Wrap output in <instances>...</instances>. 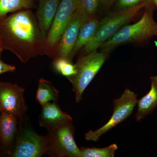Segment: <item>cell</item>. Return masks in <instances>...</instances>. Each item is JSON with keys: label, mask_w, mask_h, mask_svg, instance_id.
Here are the masks:
<instances>
[{"label": "cell", "mask_w": 157, "mask_h": 157, "mask_svg": "<svg viewBox=\"0 0 157 157\" xmlns=\"http://www.w3.org/2000/svg\"><path fill=\"white\" fill-rule=\"evenodd\" d=\"M2 47L23 63L45 55V38L38 21L29 10L18 11L0 21Z\"/></svg>", "instance_id": "6da1fadb"}, {"label": "cell", "mask_w": 157, "mask_h": 157, "mask_svg": "<svg viewBox=\"0 0 157 157\" xmlns=\"http://www.w3.org/2000/svg\"><path fill=\"white\" fill-rule=\"evenodd\" d=\"M144 13L137 22L124 26L111 38L101 45V52L108 53L118 45L133 42H146L157 37V22L154 19V8L149 2Z\"/></svg>", "instance_id": "7a4b0ae2"}, {"label": "cell", "mask_w": 157, "mask_h": 157, "mask_svg": "<svg viewBox=\"0 0 157 157\" xmlns=\"http://www.w3.org/2000/svg\"><path fill=\"white\" fill-rule=\"evenodd\" d=\"M107 53L93 51L78 58L75 64L76 73L68 78L73 86L75 101H81L82 94L107 59Z\"/></svg>", "instance_id": "3957f363"}, {"label": "cell", "mask_w": 157, "mask_h": 157, "mask_svg": "<svg viewBox=\"0 0 157 157\" xmlns=\"http://www.w3.org/2000/svg\"><path fill=\"white\" fill-rule=\"evenodd\" d=\"M72 121L62 123L48 130L45 155L51 157H80V148L74 140Z\"/></svg>", "instance_id": "277c9868"}, {"label": "cell", "mask_w": 157, "mask_h": 157, "mask_svg": "<svg viewBox=\"0 0 157 157\" xmlns=\"http://www.w3.org/2000/svg\"><path fill=\"white\" fill-rule=\"evenodd\" d=\"M145 7L141 6L125 11H116L104 17L100 21L94 36L83 47L85 54L100 48L103 43L117 33Z\"/></svg>", "instance_id": "5b68a950"}, {"label": "cell", "mask_w": 157, "mask_h": 157, "mask_svg": "<svg viewBox=\"0 0 157 157\" xmlns=\"http://www.w3.org/2000/svg\"><path fill=\"white\" fill-rule=\"evenodd\" d=\"M79 4L80 0L61 1L45 39V55L54 58L63 33Z\"/></svg>", "instance_id": "8992f818"}, {"label": "cell", "mask_w": 157, "mask_h": 157, "mask_svg": "<svg viewBox=\"0 0 157 157\" xmlns=\"http://www.w3.org/2000/svg\"><path fill=\"white\" fill-rule=\"evenodd\" d=\"M137 101V94L126 89L120 98L113 100V113L107 123L96 131H89L85 135V140L98 141L101 136L128 117L133 112Z\"/></svg>", "instance_id": "52a82bcc"}, {"label": "cell", "mask_w": 157, "mask_h": 157, "mask_svg": "<svg viewBox=\"0 0 157 157\" xmlns=\"http://www.w3.org/2000/svg\"><path fill=\"white\" fill-rule=\"evenodd\" d=\"M48 147L47 137L39 135L30 127L21 126L11 157H41L45 155Z\"/></svg>", "instance_id": "ba28073f"}, {"label": "cell", "mask_w": 157, "mask_h": 157, "mask_svg": "<svg viewBox=\"0 0 157 157\" xmlns=\"http://www.w3.org/2000/svg\"><path fill=\"white\" fill-rule=\"evenodd\" d=\"M25 90L15 83L0 82V111L10 114L19 120L25 117L27 107Z\"/></svg>", "instance_id": "9c48e42d"}, {"label": "cell", "mask_w": 157, "mask_h": 157, "mask_svg": "<svg viewBox=\"0 0 157 157\" xmlns=\"http://www.w3.org/2000/svg\"><path fill=\"white\" fill-rule=\"evenodd\" d=\"M89 17L82 9L78 7L63 33L54 59L63 58L71 61L72 52L79 31L84 23Z\"/></svg>", "instance_id": "30bf717a"}, {"label": "cell", "mask_w": 157, "mask_h": 157, "mask_svg": "<svg viewBox=\"0 0 157 157\" xmlns=\"http://www.w3.org/2000/svg\"><path fill=\"white\" fill-rule=\"evenodd\" d=\"M17 119L5 113L0 115V146L4 156L10 157L14 150L18 135Z\"/></svg>", "instance_id": "8fae6325"}, {"label": "cell", "mask_w": 157, "mask_h": 157, "mask_svg": "<svg viewBox=\"0 0 157 157\" xmlns=\"http://www.w3.org/2000/svg\"><path fill=\"white\" fill-rule=\"evenodd\" d=\"M73 121L72 117L67 113L62 111L58 103L49 102L42 106L39 118L40 126L47 130L59 124L67 121Z\"/></svg>", "instance_id": "7c38bea8"}, {"label": "cell", "mask_w": 157, "mask_h": 157, "mask_svg": "<svg viewBox=\"0 0 157 157\" xmlns=\"http://www.w3.org/2000/svg\"><path fill=\"white\" fill-rule=\"evenodd\" d=\"M62 0H39L37 21L42 36L48 35L57 10Z\"/></svg>", "instance_id": "4fadbf2b"}, {"label": "cell", "mask_w": 157, "mask_h": 157, "mask_svg": "<svg viewBox=\"0 0 157 157\" xmlns=\"http://www.w3.org/2000/svg\"><path fill=\"white\" fill-rule=\"evenodd\" d=\"M150 79V90L137 101V110L135 117L137 121L142 120L157 108V76H151Z\"/></svg>", "instance_id": "5bb4252c"}, {"label": "cell", "mask_w": 157, "mask_h": 157, "mask_svg": "<svg viewBox=\"0 0 157 157\" xmlns=\"http://www.w3.org/2000/svg\"><path fill=\"white\" fill-rule=\"evenodd\" d=\"M99 23L100 21L94 15L90 16L86 21L79 31L72 52V58L78 50L83 48L91 40L98 29Z\"/></svg>", "instance_id": "9a60e30c"}, {"label": "cell", "mask_w": 157, "mask_h": 157, "mask_svg": "<svg viewBox=\"0 0 157 157\" xmlns=\"http://www.w3.org/2000/svg\"><path fill=\"white\" fill-rule=\"evenodd\" d=\"M59 98L58 90L51 82L42 78L39 79L36 99L42 107L51 101L58 103Z\"/></svg>", "instance_id": "2e32d148"}, {"label": "cell", "mask_w": 157, "mask_h": 157, "mask_svg": "<svg viewBox=\"0 0 157 157\" xmlns=\"http://www.w3.org/2000/svg\"><path fill=\"white\" fill-rule=\"evenodd\" d=\"M33 6V0H0V21L9 13L31 9Z\"/></svg>", "instance_id": "e0dca14e"}, {"label": "cell", "mask_w": 157, "mask_h": 157, "mask_svg": "<svg viewBox=\"0 0 157 157\" xmlns=\"http://www.w3.org/2000/svg\"><path fill=\"white\" fill-rule=\"evenodd\" d=\"M117 148L115 144L104 148L82 147L80 149V157H113Z\"/></svg>", "instance_id": "ac0fdd59"}, {"label": "cell", "mask_w": 157, "mask_h": 157, "mask_svg": "<svg viewBox=\"0 0 157 157\" xmlns=\"http://www.w3.org/2000/svg\"><path fill=\"white\" fill-rule=\"evenodd\" d=\"M53 66L56 72L67 78L76 73L75 64L73 65L68 59L61 57L54 59Z\"/></svg>", "instance_id": "d6986e66"}, {"label": "cell", "mask_w": 157, "mask_h": 157, "mask_svg": "<svg viewBox=\"0 0 157 157\" xmlns=\"http://www.w3.org/2000/svg\"><path fill=\"white\" fill-rule=\"evenodd\" d=\"M149 0H118L117 3V11L129 10L141 6H146Z\"/></svg>", "instance_id": "ffe728a7"}, {"label": "cell", "mask_w": 157, "mask_h": 157, "mask_svg": "<svg viewBox=\"0 0 157 157\" xmlns=\"http://www.w3.org/2000/svg\"><path fill=\"white\" fill-rule=\"evenodd\" d=\"M101 1V0H80L79 7L90 17L94 15Z\"/></svg>", "instance_id": "44dd1931"}, {"label": "cell", "mask_w": 157, "mask_h": 157, "mask_svg": "<svg viewBox=\"0 0 157 157\" xmlns=\"http://www.w3.org/2000/svg\"><path fill=\"white\" fill-rule=\"evenodd\" d=\"M16 69L15 66L4 63L0 58V75L8 72H14Z\"/></svg>", "instance_id": "7402d4cb"}, {"label": "cell", "mask_w": 157, "mask_h": 157, "mask_svg": "<svg viewBox=\"0 0 157 157\" xmlns=\"http://www.w3.org/2000/svg\"><path fill=\"white\" fill-rule=\"evenodd\" d=\"M115 1L116 0H101V3H102L104 6L108 7L111 6Z\"/></svg>", "instance_id": "603a6c76"}, {"label": "cell", "mask_w": 157, "mask_h": 157, "mask_svg": "<svg viewBox=\"0 0 157 157\" xmlns=\"http://www.w3.org/2000/svg\"><path fill=\"white\" fill-rule=\"evenodd\" d=\"M149 3H151L154 8L157 9V0H149Z\"/></svg>", "instance_id": "cb8c5ba5"}, {"label": "cell", "mask_w": 157, "mask_h": 157, "mask_svg": "<svg viewBox=\"0 0 157 157\" xmlns=\"http://www.w3.org/2000/svg\"><path fill=\"white\" fill-rule=\"evenodd\" d=\"M1 112L0 111V115H1ZM4 156V155L3 154L2 151V149H1V146H0V157Z\"/></svg>", "instance_id": "d4e9b609"}, {"label": "cell", "mask_w": 157, "mask_h": 157, "mask_svg": "<svg viewBox=\"0 0 157 157\" xmlns=\"http://www.w3.org/2000/svg\"><path fill=\"white\" fill-rule=\"evenodd\" d=\"M3 48L2 47H0V58H1L2 56V52Z\"/></svg>", "instance_id": "484cf974"}, {"label": "cell", "mask_w": 157, "mask_h": 157, "mask_svg": "<svg viewBox=\"0 0 157 157\" xmlns=\"http://www.w3.org/2000/svg\"><path fill=\"white\" fill-rule=\"evenodd\" d=\"M0 47H2V39H1V31H0Z\"/></svg>", "instance_id": "4316f807"}]
</instances>
